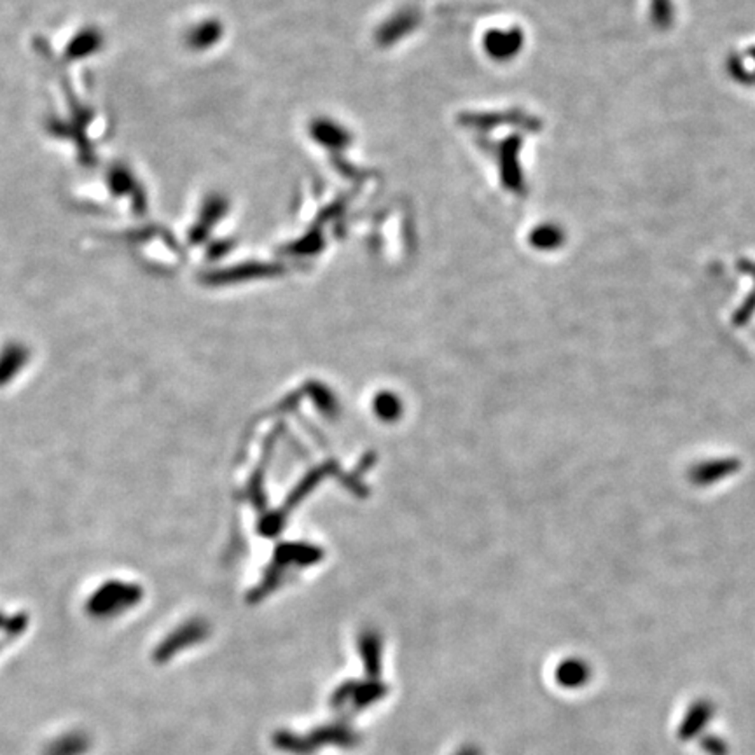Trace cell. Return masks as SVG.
<instances>
[{
    "mask_svg": "<svg viewBox=\"0 0 755 755\" xmlns=\"http://www.w3.org/2000/svg\"><path fill=\"white\" fill-rule=\"evenodd\" d=\"M90 749V736L86 733L74 731V733L61 734L60 738L53 740L46 747L44 755H85L88 754Z\"/></svg>",
    "mask_w": 755,
    "mask_h": 755,
    "instance_id": "cell-1",
    "label": "cell"
},
{
    "mask_svg": "<svg viewBox=\"0 0 755 755\" xmlns=\"http://www.w3.org/2000/svg\"><path fill=\"white\" fill-rule=\"evenodd\" d=\"M738 469V463L734 460H721V462H710V463H703L697 465L691 472L693 481L697 484L714 483L719 481L721 478H724L727 474L734 472Z\"/></svg>",
    "mask_w": 755,
    "mask_h": 755,
    "instance_id": "cell-2",
    "label": "cell"
},
{
    "mask_svg": "<svg viewBox=\"0 0 755 755\" xmlns=\"http://www.w3.org/2000/svg\"><path fill=\"white\" fill-rule=\"evenodd\" d=\"M651 13H652L651 16H652L654 25L660 29H666L673 22L671 0H652Z\"/></svg>",
    "mask_w": 755,
    "mask_h": 755,
    "instance_id": "cell-3",
    "label": "cell"
},
{
    "mask_svg": "<svg viewBox=\"0 0 755 755\" xmlns=\"http://www.w3.org/2000/svg\"><path fill=\"white\" fill-rule=\"evenodd\" d=\"M708 715H710V708L705 703L696 705L695 708L691 710V715L688 717L686 724L682 727V734L684 736H693L696 731L703 725V723L708 719Z\"/></svg>",
    "mask_w": 755,
    "mask_h": 755,
    "instance_id": "cell-4",
    "label": "cell"
},
{
    "mask_svg": "<svg viewBox=\"0 0 755 755\" xmlns=\"http://www.w3.org/2000/svg\"><path fill=\"white\" fill-rule=\"evenodd\" d=\"M560 679H562L563 684H569V686L574 684V686H577V684H580L586 679V668L580 665V663H577V661L569 663V665L562 668Z\"/></svg>",
    "mask_w": 755,
    "mask_h": 755,
    "instance_id": "cell-5",
    "label": "cell"
},
{
    "mask_svg": "<svg viewBox=\"0 0 755 755\" xmlns=\"http://www.w3.org/2000/svg\"><path fill=\"white\" fill-rule=\"evenodd\" d=\"M729 68H731V74H733L738 81H742V83H752V81H755V76H752V74H747V70H745L743 63L738 60V58H731V60H729Z\"/></svg>",
    "mask_w": 755,
    "mask_h": 755,
    "instance_id": "cell-6",
    "label": "cell"
},
{
    "mask_svg": "<svg viewBox=\"0 0 755 755\" xmlns=\"http://www.w3.org/2000/svg\"><path fill=\"white\" fill-rule=\"evenodd\" d=\"M705 749H708L712 754L721 755L725 751L724 743H721L719 740H706Z\"/></svg>",
    "mask_w": 755,
    "mask_h": 755,
    "instance_id": "cell-7",
    "label": "cell"
},
{
    "mask_svg": "<svg viewBox=\"0 0 755 755\" xmlns=\"http://www.w3.org/2000/svg\"><path fill=\"white\" fill-rule=\"evenodd\" d=\"M740 268H742V270H743V272L751 273V274H752V276H754V278H755V266H754V265H751V263H742V265H740Z\"/></svg>",
    "mask_w": 755,
    "mask_h": 755,
    "instance_id": "cell-8",
    "label": "cell"
},
{
    "mask_svg": "<svg viewBox=\"0 0 755 755\" xmlns=\"http://www.w3.org/2000/svg\"><path fill=\"white\" fill-rule=\"evenodd\" d=\"M751 53H752V55H754V60H755V48H752V49H751Z\"/></svg>",
    "mask_w": 755,
    "mask_h": 755,
    "instance_id": "cell-9",
    "label": "cell"
}]
</instances>
